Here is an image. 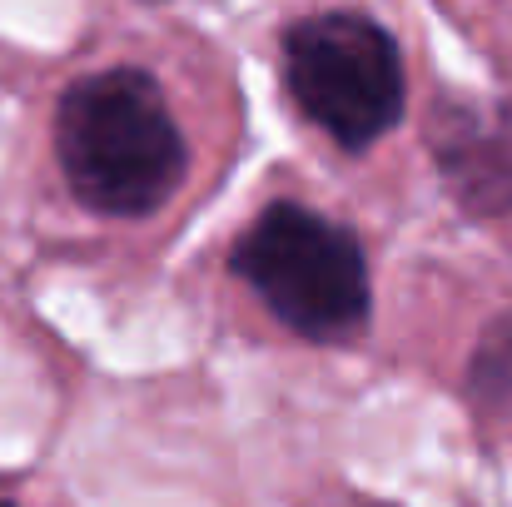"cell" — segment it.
I'll use <instances>...</instances> for the list:
<instances>
[{
  "label": "cell",
  "instance_id": "6da1fadb",
  "mask_svg": "<svg viewBox=\"0 0 512 507\" xmlns=\"http://www.w3.org/2000/svg\"><path fill=\"white\" fill-rule=\"evenodd\" d=\"M55 155L75 199L95 214H155L189 169L165 85L145 65L80 75L55 105Z\"/></svg>",
  "mask_w": 512,
  "mask_h": 507
},
{
  "label": "cell",
  "instance_id": "7a4b0ae2",
  "mask_svg": "<svg viewBox=\"0 0 512 507\" xmlns=\"http://www.w3.org/2000/svg\"><path fill=\"white\" fill-rule=\"evenodd\" d=\"M284 85L343 150L378 145L408 105L398 40L363 10H314L284 30Z\"/></svg>",
  "mask_w": 512,
  "mask_h": 507
},
{
  "label": "cell",
  "instance_id": "3957f363",
  "mask_svg": "<svg viewBox=\"0 0 512 507\" xmlns=\"http://www.w3.org/2000/svg\"><path fill=\"white\" fill-rule=\"evenodd\" d=\"M234 274L294 334L334 343L368 319V269L353 234L304 204L264 209L234 249Z\"/></svg>",
  "mask_w": 512,
  "mask_h": 507
}]
</instances>
